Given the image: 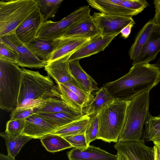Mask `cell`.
Returning a JSON list of instances; mask_svg holds the SVG:
<instances>
[{"mask_svg":"<svg viewBox=\"0 0 160 160\" xmlns=\"http://www.w3.org/2000/svg\"><path fill=\"white\" fill-rule=\"evenodd\" d=\"M155 26L148 21L138 33L128 52L130 58L133 61L138 57Z\"/></svg>","mask_w":160,"mask_h":160,"instance_id":"cell-24","label":"cell"},{"mask_svg":"<svg viewBox=\"0 0 160 160\" xmlns=\"http://www.w3.org/2000/svg\"><path fill=\"white\" fill-rule=\"evenodd\" d=\"M36 114L64 112L82 116L83 114L68 105L62 98H52L47 100L43 105L35 109Z\"/></svg>","mask_w":160,"mask_h":160,"instance_id":"cell-21","label":"cell"},{"mask_svg":"<svg viewBox=\"0 0 160 160\" xmlns=\"http://www.w3.org/2000/svg\"><path fill=\"white\" fill-rule=\"evenodd\" d=\"M57 85L61 95V98L72 108L84 115L83 110L85 106L81 99L64 85L59 84Z\"/></svg>","mask_w":160,"mask_h":160,"instance_id":"cell-29","label":"cell"},{"mask_svg":"<svg viewBox=\"0 0 160 160\" xmlns=\"http://www.w3.org/2000/svg\"><path fill=\"white\" fill-rule=\"evenodd\" d=\"M45 21L55 17L63 0H37Z\"/></svg>","mask_w":160,"mask_h":160,"instance_id":"cell-30","label":"cell"},{"mask_svg":"<svg viewBox=\"0 0 160 160\" xmlns=\"http://www.w3.org/2000/svg\"><path fill=\"white\" fill-rule=\"evenodd\" d=\"M154 146H156L158 149L160 153V139L152 141Z\"/></svg>","mask_w":160,"mask_h":160,"instance_id":"cell-44","label":"cell"},{"mask_svg":"<svg viewBox=\"0 0 160 160\" xmlns=\"http://www.w3.org/2000/svg\"><path fill=\"white\" fill-rule=\"evenodd\" d=\"M37 114L47 122L57 128L75 121L82 116L64 112Z\"/></svg>","mask_w":160,"mask_h":160,"instance_id":"cell-28","label":"cell"},{"mask_svg":"<svg viewBox=\"0 0 160 160\" xmlns=\"http://www.w3.org/2000/svg\"><path fill=\"white\" fill-rule=\"evenodd\" d=\"M68 55L48 62L44 69L48 76L53 78L57 85L63 84L74 79L71 73L69 65Z\"/></svg>","mask_w":160,"mask_h":160,"instance_id":"cell-15","label":"cell"},{"mask_svg":"<svg viewBox=\"0 0 160 160\" xmlns=\"http://www.w3.org/2000/svg\"><path fill=\"white\" fill-rule=\"evenodd\" d=\"M90 39L62 38L54 39V48L47 63L67 55H72Z\"/></svg>","mask_w":160,"mask_h":160,"instance_id":"cell-17","label":"cell"},{"mask_svg":"<svg viewBox=\"0 0 160 160\" xmlns=\"http://www.w3.org/2000/svg\"><path fill=\"white\" fill-rule=\"evenodd\" d=\"M24 129L21 135L33 139H40L44 136L52 133L57 128L49 123L37 114H34L25 119Z\"/></svg>","mask_w":160,"mask_h":160,"instance_id":"cell-18","label":"cell"},{"mask_svg":"<svg viewBox=\"0 0 160 160\" xmlns=\"http://www.w3.org/2000/svg\"><path fill=\"white\" fill-rule=\"evenodd\" d=\"M38 8L37 0L0 2V37L15 32L19 25Z\"/></svg>","mask_w":160,"mask_h":160,"instance_id":"cell-6","label":"cell"},{"mask_svg":"<svg viewBox=\"0 0 160 160\" xmlns=\"http://www.w3.org/2000/svg\"><path fill=\"white\" fill-rule=\"evenodd\" d=\"M98 129V122L97 114L90 116L88 125L85 132V135L88 145L93 141L97 139Z\"/></svg>","mask_w":160,"mask_h":160,"instance_id":"cell-33","label":"cell"},{"mask_svg":"<svg viewBox=\"0 0 160 160\" xmlns=\"http://www.w3.org/2000/svg\"><path fill=\"white\" fill-rule=\"evenodd\" d=\"M79 60L69 61L71 73L81 88L86 92L91 94L93 91H98L99 88L95 81L82 69L80 64Z\"/></svg>","mask_w":160,"mask_h":160,"instance_id":"cell-20","label":"cell"},{"mask_svg":"<svg viewBox=\"0 0 160 160\" xmlns=\"http://www.w3.org/2000/svg\"><path fill=\"white\" fill-rule=\"evenodd\" d=\"M42 145L49 152L54 153L73 148L63 137L52 133L47 134L40 139Z\"/></svg>","mask_w":160,"mask_h":160,"instance_id":"cell-26","label":"cell"},{"mask_svg":"<svg viewBox=\"0 0 160 160\" xmlns=\"http://www.w3.org/2000/svg\"><path fill=\"white\" fill-rule=\"evenodd\" d=\"M35 108L17 107L12 112L10 115V120L25 119L30 116L35 114Z\"/></svg>","mask_w":160,"mask_h":160,"instance_id":"cell-36","label":"cell"},{"mask_svg":"<svg viewBox=\"0 0 160 160\" xmlns=\"http://www.w3.org/2000/svg\"><path fill=\"white\" fill-rule=\"evenodd\" d=\"M0 41L13 49L18 53V65L22 67L40 68L44 67L47 62L38 58L17 36L15 32L0 37Z\"/></svg>","mask_w":160,"mask_h":160,"instance_id":"cell-9","label":"cell"},{"mask_svg":"<svg viewBox=\"0 0 160 160\" xmlns=\"http://www.w3.org/2000/svg\"><path fill=\"white\" fill-rule=\"evenodd\" d=\"M0 58L17 64L19 56L13 49L0 41Z\"/></svg>","mask_w":160,"mask_h":160,"instance_id":"cell-34","label":"cell"},{"mask_svg":"<svg viewBox=\"0 0 160 160\" xmlns=\"http://www.w3.org/2000/svg\"><path fill=\"white\" fill-rule=\"evenodd\" d=\"M117 36H102L99 34L91 39L70 57L69 61L80 60L104 51Z\"/></svg>","mask_w":160,"mask_h":160,"instance_id":"cell-14","label":"cell"},{"mask_svg":"<svg viewBox=\"0 0 160 160\" xmlns=\"http://www.w3.org/2000/svg\"><path fill=\"white\" fill-rule=\"evenodd\" d=\"M63 85L75 93L83 102L85 107L88 105L94 97V96L92 94H89L82 89L74 79Z\"/></svg>","mask_w":160,"mask_h":160,"instance_id":"cell-31","label":"cell"},{"mask_svg":"<svg viewBox=\"0 0 160 160\" xmlns=\"http://www.w3.org/2000/svg\"><path fill=\"white\" fill-rule=\"evenodd\" d=\"M145 124L144 138L149 141H153L160 139V131L156 130L146 124Z\"/></svg>","mask_w":160,"mask_h":160,"instance_id":"cell-37","label":"cell"},{"mask_svg":"<svg viewBox=\"0 0 160 160\" xmlns=\"http://www.w3.org/2000/svg\"><path fill=\"white\" fill-rule=\"evenodd\" d=\"M130 100H114L97 114L98 129L97 138L106 142H117L123 128Z\"/></svg>","mask_w":160,"mask_h":160,"instance_id":"cell-3","label":"cell"},{"mask_svg":"<svg viewBox=\"0 0 160 160\" xmlns=\"http://www.w3.org/2000/svg\"><path fill=\"white\" fill-rule=\"evenodd\" d=\"M155 9V14L154 17L149 21L155 25H160V0L153 1Z\"/></svg>","mask_w":160,"mask_h":160,"instance_id":"cell-39","label":"cell"},{"mask_svg":"<svg viewBox=\"0 0 160 160\" xmlns=\"http://www.w3.org/2000/svg\"><path fill=\"white\" fill-rule=\"evenodd\" d=\"M90 119V116L83 115L79 119L57 128L52 133L63 137L85 133Z\"/></svg>","mask_w":160,"mask_h":160,"instance_id":"cell-23","label":"cell"},{"mask_svg":"<svg viewBox=\"0 0 160 160\" xmlns=\"http://www.w3.org/2000/svg\"><path fill=\"white\" fill-rule=\"evenodd\" d=\"M22 70L17 107L36 108L44 105L50 99L61 98L58 86L55 85L49 77L38 71L24 68Z\"/></svg>","mask_w":160,"mask_h":160,"instance_id":"cell-2","label":"cell"},{"mask_svg":"<svg viewBox=\"0 0 160 160\" xmlns=\"http://www.w3.org/2000/svg\"><path fill=\"white\" fill-rule=\"evenodd\" d=\"M102 36L118 35L124 27L134 21L132 17L94 12L92 16Z\"/></svg>","mask_w":160,"mask_h":160,"instance_id":"cell-10","label":"cell"},{"mask_svg":"<svg viewBox=\"0 0 160 160\" xmlns=\"http://www.w3.org/2000/svg\"><path fill=\"white\" fill-rule=\"evenodd\" d=\"M134 21L124 27L121 31V36L125 39L127 38L129 36L131 31L132 28L135 24Z\"/></svg>","mask_w":160,"mask_h":160,"instance_id":"cell-40","label":"cell"},{"mask_svg":"<svg viewBox=\"0 0 160 160\" xmlns=\"http://www.w3.org/2000/svg\"><path fill=\"white\" fill-rule=\"evenodd\" d=\"M117 160H128L126 156L123 153L117 152Z\"/></svg>","mask_w":160,"mask_h":160,"instance_id":"cell-43","label":"cell"},{"mask_svg":"<svg viewBox=\"0 0 160 160\" xmlns=\"http://www.w3.org/2000/svg\"><path fill=\"white\" fill-rule=\"evenodd\" d=\"M85 133L63 138L72 145L73 148L80 149H85L89 145L87 143Z\"/></svg>","mask_w":160,"mask_h":160,"instance_id":"cell-35","label":"cell"},{"mask_svg":"<svg viewBox=\"0 0 160 160\" xmlns=\"http://www.w3.org/2000/svg\"><path fill=\"white\" fill-rule=\"evenodd\" d=\"M124 154L128 160H154L153 147L146 145L143 139L137 141H118L114 146Z\"/></svg>","mask_w":160,"mask_h":160,"instance_id":"cell-11","label":"cell"},{"mask_svg":"<svg viewBox=\"0 0 160 160\" xmlns=\"http://www.w3.org/2000/svg\"><path fill=\"white\" fill-rule=\"evenodd\" d=\"M99 34V31L90 14L72 25L60 38L91 39Z\"/></svg>","mask_w":160,"mask_h":160,"instance_id":"cell-13","label":"cell"},{"mask_svg":"<svg viewBox=\"0 0 160 160\" xmlns=\"http://www.w3.org/2000/svg\"><path fill=\"white\" fill-rule=\"evenodd\" d=\"M67 155L69 160H117V155L90 145L83 149L73 148L68 152Z\"/></svg>","mask_w":160,"mask_h":160,"instance_id":"cell-19","label":"cell"},{"mask_svg":"<svg viewBox=\"0 0 160 160\" xmlns=\"http://www.w3.org/2000/svg\"><path fill=\"white\" fill-rule=\"evenodd\" d=\"M159 117H160V115H159Z\"/></svg>","mask_w":160,"mask_h":160,"instance_id":"cell-46","label":"cell"},{"mask_svg":"<svg viewBox=\"0 0 160 160\" xmlns=\"http://www.w3.org/2000/svg\"><path fill=\"white\" fill-rule=\"evenodd\" d=\"M160 82V68L155 64L132 65L126 74L104 87L114 100L130 101L136 95L149 91Z\"/></svg>","mask_w":160,"mask_h":160,"instance_id":"cell-1","label":"cell"},{"mask_svg":"<svg viewBox=\"0 0 160 160\" xmlns=\"http://www.w3.org/2000/svg\"><path fill=\"white\" fill-rule=\"evenodd\" d=\"M89 5L107 14L132 17L149 5L146 0H88Z\"/></svg>","mask_w":160,"mask_h":160,"instance_id":"cell-7","label":"cell"},{"mask_svg":"<svg viewBox=\"0 0 160 160\" xmlns=\"http://www.w3.org/2000/svg\"><path fill=\"white\" fill-rule=\"evenodd\" d=\"M18 66L0 58V108L8 112L17 106L22 71Z\"/></svg>","mask_w":160,"mask_h":160,"instance_id":"cell-5","label":"cell"},{"mask_svg":"<svg viewBox=\"0 0 160 160\" xmlns=\"http://www.w3.org/2000/svg\"><path fill=\"white\" fill-rule=\"evenodd\" d=\"M25 124V119H10L6 123L5 132L10 135L19 136L23 132Z\"/></svg>","mask_w":160,"mask_h":160,"instance_id":"cell-32","label":"cell"},{"mask_svg":"<svg viewBox=\"0 0 160 160\" xmlns=\"http://www.w3.org/2000/svg\"><path fill=\"white\" fill-rule=\"evenodd\" d=\"M160 52V25H155L137 58L132 65L148 63Z\"/></svg>","mask_w":160,"mask_h":160,"instance_id":"cell-16","label":"cell"},{"mask_svg":"<svg viewBox=\"0 0 160 160\" xmlns=\"http://www.w3.org/2000/svg\"><path fill=\"white\" fill-rule=\"evenodd\" d=\"M90 11L89 6L84 5L78 8L59 21L47 20L42 24L36 37L51 40L59 38L72 25L90 14Z\"/></svg>","mask_w":160,"mask_h":160,"instance_id":"cell-8","label":"cell"},{"mask_svg":"<svg viewBox=\"0 0 160 160\" xmlns=\"http://www.w3.org/2000/svg\"><path fill=\"white\" fill-rule=\"evenodd\" d=\"M25 44L38 58L47 62L53 50L54 42V40L36 37Z\"/></svg>","mask_w":160,"mask_h":160,"instance_id":"cell-22","label":"cell"},{"mask_svg":"<svg viewBox=\"0 0 160 160\" xmlns=\"http://www.w3.org/2000/svg\"><path fill=\"white\" fill-rule=\"evenodd\" d=\"M154 151V160H160V153L157 148L153 146Z\"/></svg>","mask_w":160,"mask_h":160,"instance_id":"cell-42","label":"cell"},{"mask_svg":"<svg viewBox=\"0 0 160 160\" xmlns=\"http://www.w3.org/2000/svg\"><path fill=\"white\" fill-rule=\"evenodd\" d=\"M145 124L153 128L160 131V117H154L148 112L146 118Z\"/></svg>","mask_w":160,"mask_h":160,"instance_id":"cell-38","label":"cell"},{"mask_svg":"<svg viewBox=\"0 0 160 160\" xmlns=\"http://www.w3.org/2000/svg\"><path fill=\"white\" fill-rule=\"evenodd\" d=\"M114 100L103 86L97 91L88 105L83 109V113L89 116L97 114L102 107Z\"/></svg>","mask_w":160,"mask_h":160,"instance_id":"cell-25","label":"cell"},{"mask_svg":"<svg viewBox=\"0 0 160 160\" xmlns=\"http://www.w3.org/2000/svg\"><path fill=\"white\" fill-rule=\"evenodd\" d=\"M155 64L156 66L158 67L160 66V58L159 59L157 62Z\"/></svg>","mask_w":160,"mask_h":160,"instance_id":"cell-45","label":"cell"},{"mask_svg":"<svg viewBox=\"0 0 160 160\" xmlns=\"http://www.w3.org/2000/svg\"><path fill=\"white\" fill-rule=\"evenodd\" d=\"M0 160H15V158L8 155H5L3 154H0Z\"/></svg>","mask_w":160,"mask_h":160,"instance_id":"cell-41","label":"cell"},{"mask_svg":"<svg viewBox=\"0 0 160 160\" xmlns=\"http://www.w3.org/2000/svg\"><path fill=\"white\" fill-rule=\"evenodd\" d=\"M0 136L5 140L8 154L15 158L22 147L33 138L25 135L11 136L5 132L0 133Z\"/></svg>","mask_w":160,"mask_h":160,"instance_id":"cell-27","label":"cell"},{"mask_svg":"<svg viewBox=\"0 0 160 160\" xmlns=\"http://www.w3.org/2000/svg\"><path fill=\"white\" fill-rule=\"evenodd\" d=\"M45 21L44 16L38 7L17 28L15 33L19 39L26 44L36 37Z\"/></svg>","mask_w":160,"mask_h":160,"instance_id":"cell-12","label":"cell"},{"mask_svg":"<svg viewBox=\"0 0 160 160\" xmlns=\"http://www.w3.org/2000/svg\"><path fill=\"white\" fill-rule=\"evenodd\" d=\"M149 92L148 91L141 93L130 100L125 123L118 141H137L141 139L149 111Z\"/></svg>","mask_w":160,"mask_h":160,"instance_id":"cell-4","label":"cell"}]
</instances>
